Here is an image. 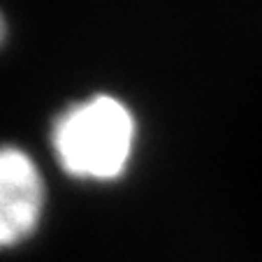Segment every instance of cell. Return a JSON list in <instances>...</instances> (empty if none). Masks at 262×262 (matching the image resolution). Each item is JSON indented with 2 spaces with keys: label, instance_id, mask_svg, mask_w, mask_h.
I'll list each match as a JSON object with an SVG mask.
<instances>
[{
  "label": "cell",
  "instance_id": "6da1fadb",
  "mask_svg": "<svg viewBox=\"0 0 262 262\" xmlns=\"http://www.w3.org/2000/svg\"><path fill=\"white\" fill-rule=\"evenodd\" d=\"M137 142V121L125 102L107 93L70 104L51 125V146L65 174L81 181H116Z\"/></svg>",
  "mask_w": 262,
  "mask_h": 262
},
{
  "label": "cell",
  "instance_id": "7a4b0ae2",
  "mask_svg": "<svg viewBox=\"0 0 262 262\" xmlns=\"http://www.w3.org/2000/svg\"><path fill=\"white\" fill-rule=\"evenodd\" d=\"M45 179L19 146H0V251L30 239L42 223Z\"/></svg>",
  "mask_w": 262,
  "mask_h": 262
},
{
  "label": "cell",
  "instance_id": "3957f363",
  "mask_svg": "<svg viewBox=\"0 0 262 262\" xmlns=\"http://www.w3.org/2000/svg\"><path fill=\"white\" fill-rule=\"evenodd\" d=\"M7 40V21H5V14L0 12V47L5 45Z\"/></svg>",
  "mask_w": 262,
  "mask_h": 262
}]
</instances>
